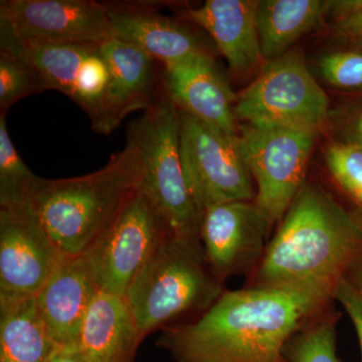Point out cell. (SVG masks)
I'll use <instances>...</instances> for the list:
<instances>
[{"label": "cell", "instance_id": "6da1fadb", "mask_svg": "<svg viewBox=\"0 0 362 362\" xmlns=\"http://www.w3.org/2000/svg\"><path fill=\"white\" fill-rule=\"evenodd\" d=\"M328 301L259 286L223 292L197 320L164 328L156 343L176 362H288V343Z\"/></svg>", "mask_w": 362, "mask_h": 362}, {"label": "cell", "instance_id": "7a4b0ae2", "mask_svg": "<svg viewBox=\"0 0 362 362\" xmlns=\"http://www.w3.org/2000/svg\"><path fill=\"white\" fill-rule=\"evenodd\" d=\"M362 254V218L305 182L259 261L257 285L330 300Z\"/></svg>", "mask_w": 362, "mask_h": 362}, {"label": "cell", "instance_id": "3957f363", "mask_svg": "<svg viewBox=\"0 0 362 362\" xmlns=\"http://www.w3.org/2000/svg\"><path fill=\"white\" fill-rule=\"evenodd\" d=\"M141 181L137 151L126 144L103 168L90 175L37 178L30 204L59 251L77 256L94 247Z\"/></svg>", "mask_w": 362, "mask_h": 362}, {"label": "cell", "instance_id": "277c9868", "mask_svg": "<svg viewBox=\"0 0 362 362\" xmlns=\"http://www.w3.org/2000/svg\"><path fill=\"white\" fill-rule=\"evenodd\" d=\"M223 282L204 258L202 243L169 233L137 274L125 300L143 337L176 319L206 311L221 296Z\"/></svg>", "mask_w": 362, "mask_h": 362}, {"label": "cell", "instance_id": "5b68a950", "mask_svg": "<svg viewBox=\"0 0 362 362\" xmlns=\"http://www.w3.org/2000/svg\"><path fill=\"white\" fill-rule=\"evenodd\" d=\"M180 120L175 102L163 94L128 127L142 169L141 187L168 223L171 235L201 242V214L188 189L180 159Z\"/></svg>", "mask_w": 362, "mask_h": 362}, {"label": "cell", "instance_id": "8992f818", "mask_svg": "<svg viewBox=\"0 0 362 362\" xmlns=\"http://www.w3.org/2000/svg\"><path fill=\"white\" fill-rule=\"evenodd\" d=\"M235 112L238 123L319 133L329 117V100L303 54L292 49L267 62L258 77L238 95Z\"/></svg>", "mask_w": 362, "mask_h": 362}, {"label": "cell", "instance_id": "52a82bcc", "mask_svg": "<svg viewBox=\"0 0 362 362\" xmlns=\"http://www.w3.org/2000/svg\"><path fill=\"white\" fill-rule=\"evenodd\" d=\"M178 113L181 164L201 218L216 204L254 202L256 187L239 134L223 132L180 109Z\"/></svg>", "mask_w": 362, "mask_h": 362}, {"label": "cell", "instance_id": "ba28073f", "mask_svg": "<svg viewBox=\"0 0 362 362\" xmlns=\"http://www.w3.org/2000/svg\"><path fill=\"white\" fill-rule=\"evenodd\" d=\"M317 135L282 126L239 125L240 146L256 187L254 202L271 226L282 221L306 182Z\"/></svg>", "mask_w": 362, "mask_h": 362}, {"label": "cell", "instance_id": "9c48e42d", "mask_svg": "<svg viewBox=\"0 0 362 362\" xmlns=\"http://www.w3.org/2000/svg\"><path fill=\"white\" fill-rule=\"evenodd\" d=\"M170 233L168 223L141 187L89 250L102 291L125 297L137 274Z\"/></svg>", "mask_w": 362, "mask_h": 362}, {"label": "cell", "instance_id": "30bf717a", "mask_svg": "<svg viewBox=\"0 0 362 362\" xmlns=\"http://www.w3.org/2000/svg\"><path fill=\"white\" fill-rule=\"evenodd\" d=\"M65 257L32 204L0 209V303L37 296Z\"/></svg>", "mask_w": 362, "mask_h": 362}, {"label": "cell", "instance_id": "8fae6325", "mask_svg": "<svg viewBox=\"0 0 362 362\" xmlns=\"http://www.w3.org/2000/svg\"><path fill=\"white\" fill-rule=\"evenodd\" d=\"M0 32L66 44L101 45L113 39L108 7L95 0H1Z\"/></svg>", "mask_w": 362, "mask_h": 362}, {"label": "cell", "instance_id": "7c38bea8", "mask_svg": "<svg viewBox=\"0 0 362 362\" xmlns=\"http://www.w3.org/2000/svg\"><path fill=\"white\" fill-rule=\"evenodd\" d=\"M270 223L254 202H230L202 214L201 243L209 269L223 282L261 261Z\"/></svg>", "mask_w": 362, "mask_h": 362}, {"label": "cell", "instance_id": "4fadbf2b", "mask_svg": "<svg viewBox=\"0 0 362 362\" xmlns=\"http://www.w3.org/2000/svg\"><path fill=\"white\" fill-rule=\"evenodd\" d=\"M110 81L92 129L110 134L132 112L148 110L164 92L158 62L135 45L117 39L100 45Z\"/></svg>", "mask_w": 362, "mask_h": 362}, {"label": "cell", "instance_id": "5bb4252c", "mask_svg": "<svg viewBox=\"0 0 362 362\" xmlns=\"http://www.w3.org/2000/svg\"><path fill=\"white\" fill-rule=\"evenodd\" d=\"M100 291L97 268L90 251L62 259L35 297L57 346L77 345L83 322Z\"/></svg>", "mask_w": 362, "mask_h": 362}, {"label": "cell", "instance_id": "9a60e30c", "mask_svg": "<svg viewBox=\"0 0 362 362\" xmlns=\"http://www.w3.org/2000/svg\"><path fill=\"white\" fill-rule=\"evenodd\" d=\"M163 84L176 107L202 122L239 134L235 95L211 54H199L163 66Z\"/></svg>", "mask_w": 362, "mask_h": 362}, {"label": "cell", "instance_id": "2e32d148", "mask_svg": "<svg viewBox=\"0 0 362 362\" xmlns=\"http://www.w3.org/2000/svg\"><path fill=\"white\" fill-rule=\"evenodd\" d=\"M113 39L139 47L166 66L199 54H211L180 18L158 11V2H107Z\"/></svg>", "mask_w": 362, "mask_h": 362}, {"label": "cell", "instance_id": "e0dca14e", "mask_svg": "<svg viewBox=\"0 0 362 362\" xmlns=\"http://www.w3.org/2000/svg\"><path fill=\"white\" fill-rule=\"evenodd\" d=\"M255 0H206L181 9L177 18L204 28L235 75L251 73L264 61L259 47Z\"/></svg>", "mask_w": 362, "mask_h": 362}, {"label": "cell", "instance_id": "ac0fdd59", "mask_svg": "<svg viewBox=\"0 0 362 362\" xmlns=\"http://www.w3.org/2000/svg\"><path fill=\"white\" fill-rule=\"evenodd\" d=\"M144 338L125 298L101 290L83 322L77 346L85 362H134Z\"/></svg>", "mask_w": 362, "mask_h": 362}, {"label": "cell", "instance_id": "d6986e66", "mask_svg": "<svg viewBox=\"0 0 362 362\" xmlns=\"http://www.w3.org/2000/svg\"><path fill=\"white\" fill-rule=\"evenodd\" d=\"M331 4L322 0H259L257 25L264 61L291 51L295 42L320 25Z\"/></svg>", "mask_w": 362, "mask_h": 362}, {"label": "cell", "instance_id": "ffe728a7", "mask_svg": "<svg viewBox=\"0 0 362 362\" xmlns=\"http://www.w3.org/2000/svg\"><path fill=\"white\" fill-rule=\"evenodd\" d=\"M99 45L21 40L0 32V49L11 52L32 66L49 90H59L69 98L73 94L81 64Z\"/></svg>", "mask_w": 362, "mask_h": 362}, {"label": "cell", "instance_id": "44dd1931", "mask_svg": "<svg viewBox=\"0 0 362 362\" xmlns=\"http://www.w3.org/2000/svg\"><path fill=\"white\" fill-rule=\"evenodd\" d=\"M56 347L35 297L0 303V362H47Z\"/></svg>", "mask_w": 362, "mask_h": 362}, {"label": "cell", "instance_id": "7402d4cb", "mask_svg": "<svg viewBox=\"0 0 362 362\" xmlns=\"http://www.w3.org/2000/svg\"><path fill=\"white\" fill-rule=\"evenodd\" d=\"M6 116L0 113V209L30 204L39 178L14 147L7 131Z\"/></svg>", "mask_w": 362, "mask_h": 362}, {"label": "cell", "instance_id": "603a6c76", "mask_svg": "<svg viewBox=\"0 0 362 362\" xmlns=\"http://www.w3.org/2000/svg\"><path fill=\"white\" fill-rule=\"evenodd\" d=\"M49 90L37 71L14 54L0 49V113L33 94Z\"/></svg>", "mask_w": 362, "mask_h": 362}, {"label": "cell", "instance_id": "cb8c5ba5", "mask_svg": "<svg viewBox=\"0 0 362 362\" xmlns=\"http://www.w3.org/2000/svg\"><path fill=\"white\" fill-rule=\"evenodd\" d=\"M109 81L110 71L100 52L99 45L81 64L71 97L88 114L90 124L96 121Z\"/></svg>", "mask_w": 362, "mask_h": 362}, {"label": "cell", "instance_id": "d4e9b609", "mask_svg": "<svg viewBox=\"0 0 362 362\" xmlns=\"http://www.w3.org/2000/svg\"><path fill=\"white\" fill-rule=\"evenodd\" d=\"M325 162L331 177L362 211V145L332 143L325 150Z\"/></svg>", "mask_w": 362, "mask_h": 362}, {"label": "cell", "instance_id": "484cf974", "mask_svg": "<svg viewBox=\"0 0 362 362\" xmlns=\"http://www.w3.org/2000/svg\"><path fill=\"white\" fill-rule=\"evenodd\" d=\"M286 357L288 362H340L333 320L316 321L298 332L288 343Z\"/></svg>", "mask_w": 362, "mask_h": 362}, {"label": "cell", "instance_id": "4316f807", "mask_svg": "<svg viewBox=\"0 0 362 362\" xmlns=\"http://www.w3.org/2000/svg\"><path fill=\"white\" fill-rule=\"evenodd\" d=\"M317 70L331 87L362 90V49L326 52L317 62Z\"/></svg>", "mask_w": 362, "mask_h": 362}, {"label": "cell", "instance_id": "83f0119b", "mask_svg": "<svg viewBox=\"0 0 362 362\" xmlns=\"http://www.w3.org/2000/svg\"><path fill=\"white\" fill-rule=\"evenodd\" d=\"M335 33L338 37L362 44V0L332 1Z\"/></svg>", "mask_w": 362, "mask_h": 362}, {"label": "cell", "instance_id": "f1b7e54d", "mask_svg": "<svg viewBox=\"0 0 362 362\" xmlns=\"http://www.w3.org/2000/svg\"><path fill=\"white\" fill-rule=\"evenodd\" d=\"M333 298L341 304L354 323L361 345L362 362V287L349 277L343 278L335 288Z\"/></svg>", "mask_w": 362, "mask_h": 362}, {"label": "cell", "instance_id": "f546056e", "mask_svg": "<svg viewBox=\"0 0 362 362\" xmlns=\"http://www.w3.org/2000/svg\"><path fill=\"white\" fill-rule=\"evenodd\" d=\"M47 362H85L77 345L57 346Z\"/></svg>", "mask_w": 362, "mask_h": 362}, {"label": "cell", "instance_id": "4dcf8cb0", "mask_svg": "<svg viewBox=\"0 0 362 362\" xmlns=\"http://www.w3.org/2000/svg\"><path fill=\"white\" fill-rule=\"evenodd\" d=\"M347 277H349L350 280L354 281V283H356L357 285L362 287V254L358 257V259H356V263L354 264L351 269H350Z\"/></svg>", "mask_w": 362, "mask_h": 362}, {"label": "cell", "instance_id": "1f68e13d", "mask_svg": "<svg viewBox=\"0 0 362 362\" xmlns=\"http://www.w3.org/2000/svg\"><path fill=\"white\" fill-rule=\"evenodd\" d=\"M349 141L359 143L362 145V114L356 119L354 125V134Z\"/></svg>", "mask_w": 362, "mask_h": 362}]
</instances>
